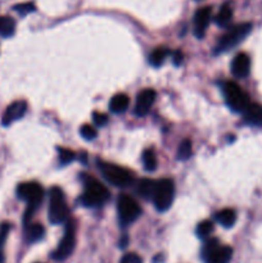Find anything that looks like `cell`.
Instances as JSON below:
<instances>
[{
    "label": "cell",
    "instance_id": "1",
    "mask_svg": "<svg viewBox=\"0 0 262 263\" xmlns=\"http://www.w3.org/2000/svg\"><path fill=\"white\" fill-rule=\"evenodd\" d=\"M17 195L22 200L27 203V210L25 212V225H30V220L35 211L40 207L44 198V190L38 182H23L17 187Z\"/></svg>",
    "mask_w": 262,
    "mask_h": 263
},
{
    "label": "cell",
    "instance_id": "2",
    "mask_svg": "<svg viewBox=\"0 0 262 263\" xmlns=\"http://www.w3.org/2000/svg\"><path fill=\"white\" fill-rule=\"evenodd\" d=\"M84 181V194L81 195L80 200L85 207H100L104 204L108 199H109V192L107 187L103 184H100L97 179L92 176H84L82 177Z\"/></svg>",
    "mask_w": 262,
    "mask_h": 263
},
{
    "label": "cell",
    "instance_id": "3",
    "mask_svg": "<svg viewBox=\"0 0 262 263\" xmlns=\"http://www.w3.org/2000/svg\"><path fill=\"white\" fill-rule=\"evenodd\" d=\"M69 211L67 207L66 198L61 187L53 186L49 192L48 218L53 225H59L68 221Z\"/></svg>",
    "mask_w": 262,
    "mask_h": 263
},
{
    "label": "cell",
    "instance_id": "4",
    "mask_svg": "<svg viewBox=\"0 0 262 263\" xmlns=\"http://www.w3.org/2000/svg\"><path fill=\"white\" fill-rule=\"evenodd\" d=\"M223 97H225L226 104L233 109L234 112L244 113V110L249 107L251 100L248 95L244 92V90L235 82L228 81L222 86Z\"/></svg>",
    "mask_w": 262,
    "mask_h": 263
},
{
    "label": "cell",
    "instance_id": "5",
    "mask_svg": "<svg viewBox=\"0 0 262 263\" xmlns=\"http://www.w3.org/2000/svg\"><path fill=\"white\" fill-rule=\"evenodd\" d=\"M204 263H230L233 249L229 246H221L217 239H208L202 248Z\"/></svg>",
    "mask_w": 262,
    "mask_h": 263
},
{
    "label": "cell",
    "instance_id": "6",
    "mask_svg": "<svg viewBox=\"0 0 262 263\" xmlns=\"http://www.w3.org/2000/svg\"><path fill=\"white\" fill-rule=\"evenodd\" d=\"M252 30V23H240V25H236L234 27H231L222 37L218 41L217 46H216V53H223V51H228L230 49H233L234 46H236L238 44H240L247 36L249 35Z\"/></svg>",
    "mask_w": 262,
    "mask_h": 263
},
{
    "label": "cell",
    "instance_id": "7",
    "mask_svg": "<svg viewBox=\"0 0 262 263\" xmlns=\"http://www.w3.org/2000/svg\"><path fill=\"white\" fill-rule=\"evenodd\" d=\"M117 213L121 225L127 226L140 217L141 208L133 197L121 194L117 199Z\"/></svg>",
    "mask_w": 262,
    "mask_h": 263
},
{
    "label": "cell",
    "instance_id": "8",
    "mask_svg": "<svg viewBox=\"0 0 262 263\" xmlns=\"http://www.w3.org/2000/svg\"><path fill=\"white\" fill-rule=\"evenodd\" d=\"M99 168L108 182L117 187H127L134 182L133 172L113 163H100Z\"/></svg>",
    "mask_w": 262,
    "mask_h": 263
},
{
    "label": "cell",
    "instance_id": "9",
    "mask_svg": "<svg viewBox=\"0 0 262 263\" xmlns=\"http://www.w3.org/2000/svg\"><path fill=\"white\" fill-rule=\"evenodd\" d=\"M175 198V185L170 179H162L157 181L153 194V203L159 212H164L172 205Z\"/></svg>",
    "mask_w": 262,
    "mask_h": 263
},
{
    "label": "cell",
    "instance_id": "10",
    "mask_svg": "<svg viewBox=\"0 0 262 263\" xmlns=\"http://www.w3.org/2000/svg\"><path fill=\"white\" fill-rule=\"evenodd\" d=\"M74 246H76V228H74L73 221L69 220L67 221L63 238H62L61 243L58 244L57 249L51 254V258L55 259V261H64V259L71 256Z\"/></svg>",
    "mask_w": 262,
    "mask_h": 263
},
{
    "label": "cell",
    "instance_id": "11",
    "mask_svg": "<svg viewBox=\"0 0 262 263\" xmlns=\"http://www.w3.org/2000/svg\"><path fill=\"white\" fill-rule=\"evenodd\" d=\"M211 18H212V9L211 7H203L197 10L194 15V35L198 39L204 37L205 31L210 26Z\"/></svg>",
    "mask_w": 262,
    "mask_h": 263
},
{
    "label": "cell",
    "instance_id": "12",
    "mask_svg": "<svg viewBox=\"0 0 262 263\" xmlns=\"http://www.w3.org/2000/svg\"><path fill=\"white\" fill-rule=\"evenodd\" d=\"M157 94L153 89H144L138 94L135 103V113L138 116L148 115L156 102Z\"/></svg>",
    "mask_w": 262,
    "mask_h": 263
},
{
    "label": "cell",
    "instance_id": "13",
    "mask_svg": "<svg viewBox=\"0 0 262 263\" xmlns=\"http://www.w3.org/2000/svg\"><path fill=\"white\" fill-rule=\"evenodd\" d=\"M26 112H27V103L23 100H17V102L12 103L3 116V125L8 126L14 121L21 120L26 115Z\"/></svg>",
    "mask_w": 262,
    "mask_h": 263
},
{
    "label": "cell",
    "instance_id": "14",
    "mask_svg": "<svg viewBox=\"0 0 262 263\" xmlns=\"http://www.w3.org/2000/svg\"><path fill=\"white\" fill-rule=\"evenodd\" d=\"M251 71V59L246 53H239L231 62V73L236 79H244Z\"/></svg>",
    "mask_w": 262,
    "mask_h": 263
},
{
    "label": "cell",
    "instance_id": "15",
    "mask_svg": "<svg viewBox=\"0 0 262 263\" xmlns=\"http://www.w3.org/2000/svg\"><path fill=\"white\" fill-rule=\"evenodd\" d=\"M244 120L247 123L259 126L262 125V107L258 104H249V107L244 110Z\"/></svg>",
    "mask_w": 262,
    "mask_h": 263
},
{
    "label": "cell",
    "instance_id": "16",
    "mask_svg": "<svg viewBox=\"0 0 262 263\" xmlns=\"http://www.w3.org/2000/svg\"><path fill=\"white\" fill-rule=\"evenodd\" d=\"M156 184L157 181H153L151 179H143L139 181V184L136 185V193L140 195L144 199L149 200L153 199L154 190H156Z\"/></svg>",
    "mask_w": 262,
    "mask_h": 263
},
{
    "label": "cell",
    "instance_id": "17",
    "mask_svg": "<svg viewBox=\"0 0 262 263\" xmlns=\"http://www.w3.org/2000/svg\"><path fill=\"white\" fill-rule=\"evenodd\" d=\"M128 104H130V99L126 94H116L115 97L110 99L109 102V109L110 112L116 113H123L128 108Z\"/></svg>",
    "mask_w": 262,
    "mask_h": 263
},
{
    "label": "cell",
    "instance_id": "18",
    "mask_svg": "<svg viewBox=\"0 0 262 263\" xmlns=\"http://www.w3.org/2000/svg\"><path fill=\"white\" fill-rule=\"evenodd\" d=\"M216 221H217L221 226H223V228H231L236 221L235 211L231 210V208L221 210L220 212H217V215H216Z\"/></svg>",
    "mask_w": 262,
    "mask_h": 263
},
{
    "label": "cell",
    "instance_id": "19",
    "mask_svg": "<svg viewBox=\"0 0 262 263\" xmlns=\"http://www.w3.org/2000/svg\"><path fill=\"white\" fill-rule=\"evenodd\" d=\"M45 234V229L40 223H32V225L26 226V240L28 243H36L41 240Z\"/></svg>",
    "mask_w": 262,
    "mask_h": 263
},
{
    "label": "cell",
    "instance_id": "20",
    "mask_svg": "<svg viewBox=\"0 0 262 263\" xmlns=\"http://www.w3.org/2000/svg\"><path fill=\"white\" fill-rule=\"evenodd\" d=\"M169 54H170L169 49L159 46V48L154 49V50L151 53V55H149V63H151L153 67H161L162 64L164 63L167 57H169Z\"/></svg>",
    "mask_w": 262,
    "mask_h": 263
},
{
    "label": "cell",
    "instance_id": "21",
    "mask_svg": "<svg viewBox=\"0 0 262 263\" xmlns=\"http://www.w3.org/2000/svg\"><path fill=\"white\" fill-rule=\"evenodd\" d=\"M231 18H233V8L229 4H223L222 7L220 8V10H218L215 21L218 26L223 27V26L229 25V23L231 22Z\"/></svg>",
    "mask_w": 262,
    "mask_h": 263
},
{
    "label": "cell",
    "instance_id": "22",
    "mask_svg": "<svg viewBox=\"0 0 262 263\" xmlns=\"http://www.w3.org/2000/svg\"><path fill=\"white\" fill-rule=\"evenodd\" d=\"M15 31V21L12 17H0V35L3 37H10Z\"/></svg>",
    "mask_w": 262,
    "mask_h": 263
},
{
    "label": "cell",
    "instance_id": "23",
    "mask_svg": "<svg viewBox=\"0 0 262 263\" xmlns=\"http://www.w3.org/2000/svg\"><path fill=\"white\" fill-rule=\"evenodd\" d=\"M143 164L146 171L152 172L157 168V156L153 149H146L143 153Z\"/></svg>",
    "mask_w": 262,
    "mask_h": 263
},
{
    "label": "cell",
    "instance_id": "24",
    "mask_svg": "<svg viewBox=\"0 0 262 263\" xmlns=\"http://www.w3.org/2000/svg\"><path fill=\"white\" fill-rule=\"evenodd\" d=\"M193 154V145H192V141L189 139H185L180 143L179 149H177V158L180 161H186L192 157Z\"/></svg>",
    "mask_w": 262,
    "mask_h": 263
},
{
    "label": "cell",
    "instance_id": "25",
    "mask_svg": "<svg viewBox=\"0 0 262 263\" xmlns=\"http://www.w3.org/2000/svg\"><path fill=\"white\" fill-rule=\"evenodd\" d=\"M212 231H213V223L211 222L210 220H205V221H202V222H199V225L197 226L195 233H197L198 238L207 239L208 236L212 234Z\"/></svg>",
    "mask_w": 262,
    "mask_h": 263
},
{
    "label": "cell",
    "instance_id": "26",
    "mask_svg": "<svg viewBox=\"0 0 262 263\" xmlns=\"http://www.w3.org/2000/svg\"><path fill=\"white\" fill-rule=\"evenodd\" d=\"M58 157L59 161H61V163L63 164V166L72 163V162L74 161V158H76L73 152L69 151V149L67 148H58Z\"/></svg>",
    "mask_w": 262,
    "mask_h": 263
},
{
    "label": "cell",
    "instance_id": "27",
    "mask_svg": "<svg viewBox=\"0 0 262 263\" xmlns=\"http://www.w3.org/2000/svg\"><path fill=\"white\" fill-rule=\"evenodd\" d=\"M80 134H81V136L85 139V140H89V141L94 140V139L98 136L97 130H95L91 125H82L81 128H80Z\"/></svg>",
    "mask_w": 262,
    "mask_h": 263
},
{
    "label": "cell",
    "instance_id": "28",
    "mask_svg": "<svg viewBox=\"0 0 262 263\" xmlns=\"http://www.w3.org/2000/svg\"><path fill=\"white\" fill-rule=\"evenodd\" d=\"M35 9L36 8H35V5H33V3H22V4H18L14 7L15 12L20 13L21 15L28 14V13L33 12Z\"/></svg>",
    "mask_w": 262,
    "mask_h": 263
},
{
    "label": "cell",
    "instance_id": "29",
    "mask_svg": "<svg viewBox=\"0 0 262 263\" xmlns=\"http://www.w3.org/2000/svg\"><path fill=\"white\" fill-rule=\"evenodd\" d=\"M92 122L97 126H99V127H103V126H105L108 123V116L104 115V113L95 112L92 115Z\"/></svg>",
    "mask_w": 262,
    "mask_h": 263
},
{
    "label": "cell",
    "instance_id": "30",
    "mask_svg": "<svg viewBox=\"0 0 262 263\" xmlns=\"http://www.w3.org/2000/svg\"><path fill=\"white\" fill-rule=\"evenodd\" d=\"M120 263H143V259L136 253H127L121 258Z\"/></svg>",
    "mask_w": 262,
    "mask_h": 263
},
{
    "label": "cell",
    "instance_id": "31",
    "mask_svg": "<svg viewBox=\"0 0 262 263\" xmlns=\"http://www.w3.org/2000/svg\"><path fill=\"white\" fill-rule=\"evenodd\" d=\"M182 59H184V55H182V53L180 50H176L172 54V61H174V63L176 66H180L182 63Z\"/></svg>",
    "mask_w": 262,
    "mask_h": 263
}]
</instances>
